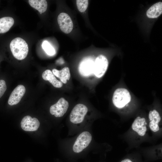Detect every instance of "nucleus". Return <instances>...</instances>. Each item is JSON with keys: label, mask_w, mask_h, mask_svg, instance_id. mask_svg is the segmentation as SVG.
Instances as JSON below:
<instances>
[{"label": "nucleus", "mask_w": 162, "mask_h": 162, "mask_svg": "<svg viewBox=\"0 0 162 162\" xmlns=\"http://www.w3.org/2000/svg\"><path fill=\"white\" fill-rule=\"evenodd\" d=\"M10 48L13 56L19 60L25 58L28 53V44L24 39L20 37L15 38L11 41Z\"/></svg>", "instance_id": "3"}, {"label": "nucleus", "mask_w": 162, "mask_h": 162, "mask_svg": "<svg viewBox=\"0 0 162 162\" xmlns=\"http://www.w3.org/2000/svg\"><path fill=\"white\" fill-rule=\"evenodd\" d=\"M108 66V62L103 55L98 56L94 61V74L98 78L103 76L106 72Z\"/></svg>", "instance_id": "6"}, {"label": "nucleus", "mask_w": 162, "mask_h": 162, "mask_svg": "<svg viewBox=\"0 0 162 162\" xmlns=\"http://www.w3.org/2000/svg\"><path fill=\"white\" fill-rule=\"evenodd\" d=\"M14 23V19L11 17L6 16L0 18V34L8 32Z\"/></svg>", "instance_id": "16"}, {"label": "nucleus", "mask_w": 162, "mask_h": 162, "mask_svg": "<svg viewBox=\"0 0 162 162\" xmlns=\"http://www.w3.org/2000/svg\"><path fill=\"white\" fill-rule=\"evenodd\" d=\"M121 162H132L130 159L128 158L122 160Z\"/></svg>", "instance_id": "21"}, {"label": "nucleus", "mask_w": 162, "mask_h": 162, "mask_svg": "<svg viewBox=\"0 0 162 162\" xmlns=\"http://www.w3.org/2000/svg\"><path fill=\"white\" fill-rule=\"evenodd\" d=\"M57 162H63L62 161L58 160L57 161Z\"/></svg>", "instance_id": "22"}, {"label": "nucleus", "mask_w": 162, "mask_h": 162, "mask_svg": "<svg viewBox=\"0 0 162 162\" xmlns=\"http://www.w3.org/2000/svg\"><path fill=\"white\" fill-rule=\"evenodd\" d=\"M162 14V2H159L151 6L147 11V16L149 18L158 17Z\"/></svg>", "instance_id": "14"}, {"label": "nucleus", "mask_w": 162, "mask_h": 162, "mask_svg": "<svg viewBox=\"0 0 162 162\" xmlns=\"http://www.w3.org/2000/svg\"><path fill=\"white\" fill-rule=\"evenodd\" d=\"M76 4L78 10L81 12H83L86 10L88 5L87 0H77Z\"/></svg>", "instance_id": "19"}, {"label": "nucleus", "mask_w": 162, "mask_h": 162, "mask_svg": "<svg viewBox=\"0 0 162 162\" xmlns=\"http://www.w3.org/2000/svg\"><path fill=\"white\" fill-rule=\"evenodd\" d=\"M28 3L32 7L38 10L40 14L45 12L47 9V3L45 0H29Z\"/></svg>", "instance_id": "17"}, {"label": "nucleus", "mask_w": 162, "mask_h": 162, "mask_svg": "<svg viewBox=\"0 0 162 162\" xmlns=\"http://www.w3.org/2000/svg\"><path fill=\"white\" fill-rule=\"evenodd\" d=\"M148 117L150 121L149 125L150 129L154 132L158 131L160 129L158 124L161 119L159 112L155 109L150 110Z\"/></svg>", "instance_id": "12"}, {"label": "nucleus", "mask_w": 162, "mask_h": 162, "mask_svg": "<svg viewBox=\"0 0 162 162\" xmlns=\"http://www.w3.org/2000/svg\"><path fill=\"white\" fill-rule=\"evenodd\" d=\"M26 92L25 86L20 85L17 86L11 93L8 100V104L11 106L18 104L23 97Z\"/></svg>", "instance_id": "10"}, {"label": "nucleus", "mask_w": 162, "mask_h": 162, "mask_svg": "<svg viewBox=\"0 0 162 162\" xmlns=\"http://www.w3.org/2000/svg\"><path fill=\"white\" fill-rule=\"evenodd\" d=\"M94 61L93 59L88 58L83 60L80 64L79 70L80 74L84 76H87L94 74Z\"/></svg>", "instance_id": "8"}, {"label": "nucleus", "mask_w": 162, "mask_h": 162, "mask_svg": "<svg viewBox=\"0 0 162 162\" xmlns=\"http://www.w3.org/2000/svg\"><path fill=\"white\" fill-rule=\"evenodd\" d=\"M42 47L46 53L50 56L55 53V50L51 44L47 41L45 40L42 43Z\"/></svg>", "instance_id": "18"}, {"label": "nucleus", "mask_w": 162, "mask_h": 162, "mask_svg": "<svg viewBox=\"0 0 162 162\" xmlns=\"http://www.w3.org/2000/svg\"><path fill=\"white\" fill-rule=\"evenodd\" d=\"M91 129V127L87 128L73 137L61 140V152L64 158L68 162H75L88 155L93 142Z\"/></svg>", "instance_id": "1"}, {"label": "nucleus", "mask_w": 162, "mask_h": 162, "mask_svg": "<svg viewBox=\"0 0 162 162\" xmlns=\"http://www.w3.org/2000/svg\"><path fill=\"white\" fill-rule=\"evenodd\" d=\"M7 88L5 81L2 80H0V98L3 95Z\"/></svg>", "instance_id": "20"}, {"label": "nucleus", "mask_w": 162, "mask_h": 162, "mask_svg": "<svg viewBox=\"0 0 162 162\" xmlns=\"http://www.w3.org/2000/svg\"><path fill=\"white\" fill-rule=\"evenodd\" d=\"M52 72L55 76L59 78L61 82L64 83L66 84L67 80H69L70 78V69L67 67H64L61 70L53 69L52 70Z\"/></svg>", "instance_id": "15"}, {"label": "nucleus", "mask_w": 162, "mask_h": 162, "mask_svg": "<svg viewBox=\"0 0 162 162\" xmlns=\"http://www.w3.org/2000/svg\"><path fill=\"white\" fill-rule=\"evenodd\" d=\"M131 97L130 92L127 89L119 88L114 91L112 101L114 105L118 108H122L131 101Z\"/></svg>", "instance_id": "4"}, {"label": "nucleus", "mask_w": 162, "mask_h": 162, "mask_svg": "<svg viewBox=\"0 0 162 162\" xmlns=\"http://www.w3.org/2000/svg\"><path fill=\"white\" fill-rule=\"evenodd\" d=\"M88 112V107L83 104H78L73 107L66 122L68 136L75 135L83 130L91 127L92 119L87 116Z\"/></svg>", "instance_id": "2"}, {"label": "nucleus", "mask_w": 162, "mask_h": 162, "mask_svg": "<svg viewBox=\"0 0 162 162\" xmlns=\"http://www.w3.org/2000/svg\"><path fill=\"white\" fill-rule=\"evenodd\" d=\"M57 21L61 30L66 34L70 32L73 28L72 21L70 16L65 13L59 14L57 18Z\"/></svg>", "instance_id": "7"}, {"label": "nucleus", "mask_w": 162, "mask_h": 162, "mask_svg": "<svg viewBox=\"0 0 162 162\" xmlns=\"http://www.w3.org/2000/svg\"><path fill=\"white\" fill-rule=\"evenodd\" d=\"M147 123L146 119L137 117L134 120L131 126L132 129L141 136H144L147 130Z\"/></svg>", "instance_id": "11"}, {"label": "nucleus", "mask_w": 162, "mask_h": 162, "mask_svg": "<svg viewBox=\"0 0 162 162\" xmlns=\"http://www.w3.org/2000/svg\"><path fill=\"white\" fill-rule=\"evenodd\" d=\"M69 107V102L64 98H61L56 104L50 106V112L56 118H62L66 113Z\"/></svg>", "instance_id": "5"}, {"label": "nucleus", "mask_w": 162, "mask_h": 162, "mask_svg": "<svg viewBox=\"0 0 162 162\" xmlns=\"http://www.w3.org/2000/svg\"><path fill=\"white\" fill-rule=\"evenodd\" d=\"M52 71L50 70H46L42 74L43 79L49 81L55 87L60 88L63 86L62 82L58 80Z\"/></svg>", "instance_id": "13"}, {"label": "nucleus", "mask_w": 162, "mask_h": 162, "mask_svg": "<svg viewBox=\"0 0 162 162\" xmlns=\"http://www.w3.org/2000/svg\"><path fill=\"white\" fill-rule=\"evenodd\" d=\"M40 125V122L37 118H32L29 116L24 117L21 122L22 128L26 131H36L39 127Z\"/></svg>", "instance_id": "9"}]
</instances>
